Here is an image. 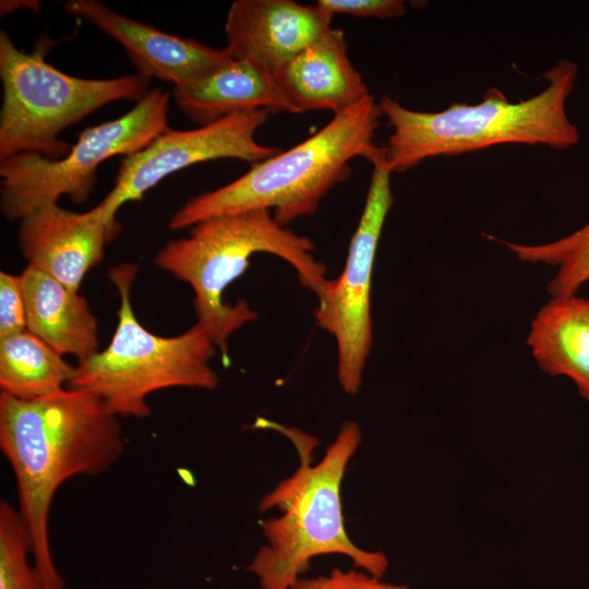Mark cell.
Listing matches in <instances>:
<instances>
[{
	"label": "cell",
	"instance_id": "13",
	"mask_svg": "<svg viewBox=\"0 0 589 589\" xmlns=\"http://www.w3.org/2000/svg\"><path fill=\"white\" fill-rule=\"evenodd\" d=\"M333 16L316 3L293 0H236L226 22L233 59L250 60L275 77L303 49L332 28Z\"/></svg>",
	"mask_w": 589,
	"mask_h": 589
},
{
	"label": "cell",
	"instance_id": "8",
	"mask_svg": "<svg viewBox=\"0 0 589 589\" xmlns=\"http://www.w3.org/2000/svg\"><path fill=\"white\" fill-rule=\"evenodd\" d=\"M169 103L168 92L152 88L127 113L80 132L62 158L52 160L22 153L0 160L3 216L21 220L40 207L58 203L63 195L76 204L85 203L101 163L139 152L169 129Z\"/></svg>",
	"mask_w": 589,
	"mask_h": 589
},
{
	"label": "cell",
	"instance_id": "16",
	"mask_svg": "<svg viewBox=\"0 0 589 589\" xmlns=\"http://www.w3.org/2000/svg\"><path fill=\"white\" fill-rule=\"evenodd\" d=\"M21 279L29 333L77 362L100 350L98 321L83 296L33 266L24 268Z\"/></svg>",
	"mask_w": 589,
	"mask_h": 589
},
{
	"label": "cell",
	"instance_id": "6",
	"mask_svg": "<svg viewBox=\"0 0 589 589\" xmlns=\"http://www.w3.org/2000/svg\"><path fill=\"white\" fill-rule=\"evenodd\" d=\"M136 273L131 263L109 269L120 296L115 333L105 349L77 362L69 387L94 394L119 418L143 419L151 413L147 398L153 393L175 387L211 390L219 378L211 366L217 348L199 324L167 337L139 322L130 298Z\"/></svg>",
	"mask_w": 589,
	"mask_h": 589
},
{
	"label": "cell",
	"instance_id": "3",
	"mask_svg": "<svg viewBox=\"0 0 589 589\" xmlns=\"http://www.w3.org/2000/svg\"><path fill=\"white\" fill-rule=\"evenodd\" d=\"M577 76L578 65L563 59L543 73L545 87L527 99L512 101L492 87L476 105L454 103L436 112L412 110L383 95L378 105L392 128L382 146L386 163L392 172H405L429 158L503 144L573 147L580 135L566 103Z\"/></svg>",
	"mask_w": 589,
	"mask_h": 589
},
{
	"label": "cell",
	"instance_id": "24",
	"mask_svg": "<svg viewBox=\"0 0 589 589\" xmlns=\"http://www.w3.org/2000/svg\"><path fill=\"white\" fill-rule=\"evenodd\" d=\"M31 9L38 13L40 11V2L37 0H2L0 2L1 15L12 13L20 9Z\"/></svg>",
	"mask_w": 589,
	"mask_h": 589
},
{
	"label": "cell",
	"instance_id": "11",
	"mask_svg": "<svg viewBox=\"0 0 589 589\" xmlns=\"http://www.w3.org/2000/svg\"><path fill=\"white\" fill-rule=\"evenodd\" d=\"M120 230L118 219H106L96 207L76 213L55 203L22 218L17 238L28 266L79 291L86 274L103 260L105 247Z\"/></svg>",
	"mask_w": 589,
	"mask_h": 589
},
{
	"label": "cell",
	"instance_id": "15",
	"mask_svg": "<svg viewBox=\"0 0 589 589\" xmlns=\"http://www.w3.org/2000/svg\"><path fill=\"white\" fill-rule=\"evenodd\" d=\"M277 80L298 113L345 111L369 97L368 86L348 56L345 33L329 28L278 73Z\"/></svg>",
	"mask_w": 589,
	"mask_h": 589
},
{
	"label": "cell",
	"instance_id": "2",
	"mask_svg": "<svg viewBox=\"0 0 589 589\" xmlns=\"http://www.w3.org/2000/svg\"><path fill=\"white\" fill-rule=\"evenodd\" d=\"M271 426L292 441L300 465L292 476L260 501V510L276 508L281 513L262 521L266 543L247 567L257 578L260 588L290 589L314 557L326 554L348 556L354 568L383 577L388 567L387 556L354 544L342 516L341 482L361 442L359 425L353 421L344 422L335 441L315 465L310 461L316 445L313 436L276 423Z\"/></svg>",
	"mask_w": 589,
	"mask_h": 589
},
{
	"label": "cell",
	"instance_id": "20",
	"mask_svg": "<svg viewBox=\"0 0 589 589\" xmlns=\"http://www.w3.org/2000/svg\"><path fill=\"white\" fill-rule=\"evenodd\" d=\"M0 589H45L34 565L27 526L8 501L0 502Z\"/></svg>",
	"mask_w": 589,
	"mask_h": 589
},
{
	"label": "cell",
	"instance_id": "23",
	"mask_svg": "<svg viewBox=\"0 0 589 589\" xmlns=\"http://www.w3.org/2000/svg\"><path fill=\"white\" fill-rule=\"evenodd\" d=\"M316 4L332 16L346 14L387 20L399 17L406 12V2L402 0H317Z\"/></svg>",
	"mask_w": 589,
	"mask_h": 589
},
{
	"label": "cell",
	"instance_id": "17",
	"mask_svg": "<svg viewBox=\"0 0 589 589\" xmlns=\"http://www.w3.org/2000/svg\"><path fill=\"white\" fill-rule=\"evenodd\" d=\"M527 344L543 372L567 376L589 401V299L551 297L532 320Z\"/></svg>",
	"mask_w": 589,
	"mask_h": 589
},
{
	"label": "cell",
	"instance_id": "4",
	"mask_svg": "<svg viewBox=\"0 0 589 589\" xmlns=\"http://www.w3.org/2000/svg\"><path fill=\"white\" fill-rule=\"evenodd\" d=\"M313 250L311 239L279 225L271 211H252L195 224L188 237L165 243L153 262L192 288L196 324L226 362L229 337L259 315L245 300H225L227 287L245 273L254 254L269 253L288 262L300 284L317 296L327 279Z\"/></svg>",
	"mask_w": 589,
	"mask_h": 589
},
{
	"label": "cell",
	"instance_id": "14",
	"mask_svg": "<svg viewBox=\"0 0 589 589\" xmlns=\"http://www.w3.org/2000/svg\"><path fill=\"white\" fill-rule=\"evenodd\" d=\"M178 109L192 122L206 125L253 110L298 113L277 77L245 59H231L200 77L173 87Z\"/></svg>",
	"mask_w": 589,
	"mask_h": 589
},
{
	"label": "cell",
	"instance_id": "18",
	"mask_svg": "<svg viewBox=\"0 0 589 589\" xmlns=\"http://www.w3.org/2000/svg\"><path fill=\"white\" fill-rule=\"evenodd\" d=\"M74 372L75 365L27 329L0 338V393L43 398L65 388Z\"/></svg>",
	"mask_w": 589,
	"mask_h": 589
},
{
	"label": "cell",
	"instance_id": "19",
	"mask_svg": "<svg viewBox=\"0 0 589 589\" xmlns=\"http://www.w3.org/2000/svg\"><path fill=\"white\" fill-rule=\"evenodd\" d=\"M506 247L520 261L556 267L548 284L551 297L577 294L589 281V223L576 231L554 241L522 244L486 236Z\"/></svg>",
	"mask_w": 589,
	"mask_h": 589
},
{
	"label": "cell",
	"instance_id": "5",
	"mask_svg": "<svg viewBox=\"0 0 589 589\" xmlns=\"http://www.w3.org/2000/svg\"><path fill=\"white\" fill-rule=\"evenodd\" d=\"M383 118L372 95L336 113L321 130L287 151L253 164L232 182L185 202L170 218L172 230L224 215L271 211L287 227L315 213L323 197L351 171L350 161L363 157Z\"/></svg>",
	"mask_w": 589,
	"mask_h": 589
},
{
	"label": "cell",
	"instance_id": "10",
	"mask_svg": "<svg viewBox=\"0 0 589 589\" xmlns=\"http://www.w3.org/2000/svg\"><path fill=\"white\" fill-rule=\"evenodd\" d=\"M267 110L236 113L191 130L168 129L143 149L124 156L111 191L95 207L108 220H117L120 207L140 201L166 177L192 165L223 158L251 165L281 149L255 140L268 120Z\"/></svg>",
	"mask_w": 589,
	"mask_h": 589
},
{
	"label": "cell",
	"instance_id": "9",
	"mask_svg": "<svg viewBox=\"0 0 589 589\" xmlns=\"http://www.w3.org/2000/svg\"><path fill=\"white\" fill-rule=\"evenodd\" d=\"M372 175L364 207L350 239L340 275L327 279L314 311L318 328L334 336L337 345V378L342 390L357 395L370 356L373 333L371 289L374 261L385 219L393 206V173L382 146L373 145L364 155Z\"/></svg>",
	"mask_w": 589,
	"mask_h": 589
},
{
	"label": "cell",
	"instance_id": "1",
	"mask_svg": "<svg viewBox=\"0 0 589 589\" xmlns=\"http://www.w3.org/2000/svg\"><path fill=\"white\" fill-rule=\"evenodd\" d=\"M0 448L16 482L19 512L45 589H65L53 562L49 515L58 489L75 476H97L121 456L119 417L94 394L63 388L23 400L0 393Z\"/></svg>",
	"mask_w": 589,
	"mask_h": 589
},
{
	"label": "cell",
	"instance_id": "22",
	"mask_svg": "<svg viewBox=\"0 0 589 589\" xmlns=\"http://www.w3.org/2000/svg\"><path fill=\"white\" fill-rule=\"evenodd\" d=\"M26 330L21 275L0 273V338Z\"/></svg>",
	"mask_w": 589,
	"mask_h": 589
},
{
	"label": "cell",
	"instance_id": "7",
	"mask_svg": "<svg viewBox=\"0 0 589 589\" xmlns=\"http://www.w3.org/2000/svg\"><path fill=\"white\" fill-rule=\"evenodd\" d=\"M51 47V39H40L26 53L0 32V160L22 153L62 158L71 148L59 139L63 130L107 104H136L149 91L140 74L99 80L64 73L46 61Z\"/></svg>",
	"mask_w": 589,
	"mask_h": 589
},
{
	"label": "cell",
	"instance_id": "12",
	"mask_svg": "<svg viewBox=\"0 0 589 589\" xmlns=\"http://www.w3.org/2000/svg\"><path fill=\"white\" fill-rule=\"evenodd\" d=\"M68 14L83 19L119 43L137 74L184 85L232 59L218 49L193 38L177 36L129 16L97 0H69Z\"/></svg>",
	"mask_w": 589,
	"mask_h": 589
},
{
	"label": "cell",
	"instance_id": "21",
	"mask_svg": "<svg viewBox=\"0 0 589 589\" xmlns=\"http://www.w3.org/2000/svg\"><path fill=\"white\" fill-rule=\"evenodd\" d=\"M290 589H410L382 580L362 569H333L328 575L314 578L300 577Z\"/></svg>",
	"mask_w": 589,
	"mask_h": 589
}]
</instances>
